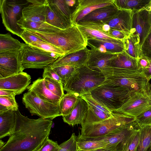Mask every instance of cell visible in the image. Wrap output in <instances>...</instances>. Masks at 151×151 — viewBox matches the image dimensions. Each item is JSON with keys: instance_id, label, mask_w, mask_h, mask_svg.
<instances>
[{"instance_id": "obj_1", "label": "cell", "mask_w": 151, "mask_h": 151, "mask_svg": "<svg viewBox=\"0 0 151 151\" xmlns=\"http://www.w3.org/2000/svg\"><path fill=\"white\" fill-rule=\"evenodd\" d=\"M14 129L0 151H37L49 138L52 120L31 119L15 111Z\"/></svg>"}, {"instance_id": "obj_2", "label": "cell", "mask_w": 151, "mask_h": 151, "mask_svg": "<svg viewBox=\"0 0 151 151\" xmlns=\"http://www.w3.org/2000/svg\"><path fill=\"white\" fill-rule=\"evenodd\" d=\"M47 43L60 48L65 55L87 47V39L76 24L54 32H43L24 29Z\"/></svg>"}, {"instance_id": "obj_3", "label": "cell", "mask_w": 151, "mask_h": 151, "mask_svg": "<svg viewBox=\"0 0 151 151\" xmlns=\"http://www.w3.org/2000/svg\"><path fill=\"white\" fill-rule=\"evenodd\" d=\"M106 79V76L101 72L91 69L85 65L76 68L64 85L63 89L67 92L76 93L80 96L90 93Z\"/></svg>"}, {"instance_id": "obj_4", "label": "cell", "mask_w": 151, "mask_h": 151, "mask_svg": "<svg viewBox=\"0 0 151 151\" xmlns=\"http://www.w3.org/2000/svg\"><path fill=\"white\" fill-rule=\"evenodd\" d=\"M90 93L94 99L112 112L119 109L134 94L106 78Z\"/></svg>"}, {"instance_id": "obj_5", "label": "cell", "mask_w": 151, "mask_h": 151, "mask_svg": "<svg viewBox=\"0 0 151 151\" xmlns=\"http://www.w3.org/2000/svg\"><path fill=\"white\" fill-rule=\"evenodd\" d=\"M101 72L106 79L127 88L132 93L138 92L147 93L149 81L138 70L107 67Z\"/></svg>"}, {"instance_id": "obj_6", "label": "cell", "mask_w": 151, "mask_h": 151, "mask_svg": "<svg viewBox=\"0 0 151 151\" xmlns=\"http://www.w3.org/2000/svg\"><path fill=\"white\" fill-rule=\"evenodd\" d=\"M113 113L112 116L101 122L83 124L78 136L83 137L103 136L124 128L135 121V117L121 113Z\"/></svg>"}, {"instance_id": "obj_7", "label": "cell", "mask_w": 151, "mask_h": 151, "mask_svg": "<svg viewBox=\"0 0 151 151\" xmlns=\"http://www.w3.org/2000/svg\"><path fill=\"white\" fill-rule=\"evenodd\" d=\"M30 3L28 0H0V12L6 29L20 37L24 29L17 24L22 17L23 9Z\"/></svg>"}, {"instance_id": "obj_8", "label": "cell", "mask_w": 151, "mask_h": 151, "mask_svg": "<svg viewBox=\"0 0 151 151\" xmlns=\"http://www.w3.org/2000/svg\"><path fill=\"white\" fill-rule=\"evenodd\" d=\"M22 101L30 113L40 118L52 120L61 116L59 103H53L44 101L31 91H28L24 94Z\"/></svg>"}, {"instance_id": "obj_9", "label": "cell", "mask_w": 151, "mask_h": 151, "mask_svg": "<svg viewBox=\"0 0 151 151\" xmlns=\"http://www.w3.org/2000/svg\"><path fill=\"white\" fill-rule=\"evenodd\" d=\"M22 63L26 68L44 69L58 58L54 54L25 43L22 49Z\"/></svg>"}, {"instance_id": "obj_10", "label": "cell", "mask_w": 151, "mask_h": 151, "mask_svg": "<svg viewBox=\"0 0 151 151\" xmlns=\"http://www.w3.org/2000/svg\"><path fill=\"white\" fill-rule=\"evenodd\" d=\"M151 106V98L147 92H136L114 113H120L136 118Z\"/></svg>"}, {"instance_id": "obj_11", "label": "cell", "mask_w": 151, "mask_h": 151, "mask_svg": "<svg viewBox=\"0 0 151 151\" xmlns=\"http://www.w3.org/2000/svg\"><path fill=\"white\" fill-rule=\"evenodd\" d=\"M22 49L0 53V78L23 72L24 69L22 63Z\"/></svg>"}, {"instance_id": "obj_12", "label": "cell", "mask_w": 151, "mask_h": 151, "mask_svg": "<svg viewBox=\"0 0 151 151\" xmlns=\"http://www.w3.org/2000/svg\"><path fill=\"white\" fill-rule=\"evenodd\" d=\"M139 127L135 120L128 126L104 136L88 138L102 141L104 142L108 148H113L116 149L117 151H121L129 137L136 129Z\"/></svg>"}, {"instance_id": "obj_13", "label": "cell", "mask_w": 151, "mask_h": 151, "mask_svg": "<svg viewBox=\"0 0 151 151\" xmlns=\"http://www.w3.org/2000/svg\"><path fill=\"white\" fill-rule=\"evenodd\" d=\"M151 30V12L144 8L132 11L131 34L138 36L140 49Z\"/></svg>"}, {"instance_id": "obj_14", "label": "cell", "mask_w": 151, "mask_h": 151, "mask_svg": "<svg viewBox=\"0 0 151 151\" xmlns=\"http://www.w3.org/2000/svg\"><path fill=\"white\" fill-rule=\"evenodd\" d=\"M114 0H78L71 15L72 24H76L85 16L97 9L113 4Z\"/></svg>"}, {"instance_id": "obj_15", "label": "cell", "mask_w": 151, "mask_h": 151, "mask_svg": "<svg viewBox=\"0 0 151 151\" xmlns=\"http://www.w3.org/2000/svg\"><path fill=\"white\" fill-rule=\"evenodd\" d=\"M30 3L22 11V18L27 21L46 22L49 0H28Z\"/></svg>"}, {"instance_id": "obj_16", "label": "cell", "mask_w": 151, "mask_h": 151, "mask_svg": "<svg viewBox=\"0 0 151 151\" xmlns=\"http://www.w3.org/2000/svg\"><path fill=\"white\" fill-rule=\"evenodd\" d=\"M31 77L24 72L5 78H0V89L12 90L22 93L29 85Z\"/></svg>"}, {"instance_id": "obj_17", "label": "cell", "mask_w": 151, "mask_h": 151, "mask_svg": "<svg viewBox=\"0 0 151 151\" xmlns=\"http://www.w3.org/2000/svg\"><path fill=\"white\" fill-rule=\"evenodd\" d=\"M90 50L87 47L78 51L65 55L57 59L50 65L52 68L69 65L76 68L86 65Z\"/></svg>"}, {"instance_id": "obj_18", "label": "cell", "mask_w": 151, "mask_h": 151, "mask_svg": "<svg viewBox=\"0 0 151 151\" xmlns=\"http://www.w3.org/2000/svg\"><path fill=\"white\" fill-rule=\"evenodd\" d=\"M87 46L105 53L117 54L124 51V41L119 39H89Z\"/></svg>"}, {"instance_id": "obj_19", "label": "cell", "mask_w": 151, "mask_h": 151, "mask_svg": "<svg viewBox=\"0 0 151 151\" xmlns=\"http://www.w3.org/2000/svg\"><path fill=\"white\" fill-rule=\"evenodd\" d=\"M104 23L96 22H78L76 25L87 40L116 39L104 31Z\"/></svg>"}, {"instance_id": "obj_20", "label": "cell", "mask_w": 151, "mask_h": 151, "mask_svg": "<svg viewBox=\"0 0 151 151\" xmlns=\"http://www.w3.org/2000/svg\"><path fill=\"white\" fill-rule=\"evenodd\" d=\"M88 109L87 102L80 96L73 109L68 115L62 116L63 121L72 126L83 125L85 120Z\"/></svg>"}, {"instance_id": "obj_21", "label": "cell", "mask_w": 151, "mask_h": 151, "mask_svg": "<svg viewBox=\"0 0 151 151\" xmlns=\"http://www.w3.org/2000/svg\"><path fill=\"white\" fill-rule=\"evenodd\" d=\"M132 11L119 9L110 20L105 23L111 29L131 34L132 29Z\"/></svg>"}, {"instance_id": "obj_22", "label": "cell", "mask_w": 151, "mask_h": 151, "mask_svg": "<svg viewBox=\"0 0 151 151\" xmlns=\"http://www.w3.org/2000/svg\"><path fill=\"white\" fill-rule=\"evenodd\" d=\"M117 54L102 52L91 48L86 65L91 69L101 72L103 69L109 67L111 60Z\"/></svg>"}, {"instance_id": "obj_23", "label": "cell", "mask_w": 151, "mask_h": 151, "mask_svg": "<svg viewBox=\"0 0 151 151\" xmlns=\"http://www.w3.org/2000/svg\"><path fill=\"white\" fill-rule=\"evenodd\" d=\"M119 10L113 4L95 9L78 22H96L105 23L112 18Z\"/></svg>"}, {"instance_id": "obj_24", "label": "cell", "mask_w": 151, "mask_h": 151, "mask_svg": "<svg viewBox=\"0 0 151 151\" xmlns=\"http://www.w3.org/2000/svg\"><path fill=\"white\" fill-rule=\"evenodd\" d=\"M27 89L41 99L50 102L59 103L61 99L47 88L43 78H39L33 82Z\"/></svg>"}, {"instance_id": "obj_25", "label": "cell", "mask_w": 151, "mask_h": 151, "mask_svg": "<svg viewBox=\"0 0 151 151\" xmlns=\"http://www.w3.org/2000/svg\"><path fill=\"white\" fill-rule=\"evenodd\" d=\"M16 121L15 111L9 110L0 112V139L13 133Z\"/></svg>"}, {"instance_id": "obj_26", "label": "cell", "mask_w": 151, "mask_h": 151, "mask_svg": "<svg viewBox=\"0 0 151 151\" xmlns=\"http://www.w3.org/2000/svg\"><path fill=\"white\" fill-rule=\"evenodd\" d=\"M138 59L131 57L124 51L117 54L111 60L109 67L122 69L138 70Z\"/></svg>"}, {"instance_id": "obj_27", "label": "cell", "mask_w": 151, "mask_h": 151, "mask_svg": "<svg viewBox=\"0 0 151 151\" xmlns=\"http://www.w3.org/2000/svg\"><path fill=\"white\" fill-rule=\"evenodd\" d=\"M18 25L23 29H28L43 32H54L60 29L54 27L46 22H36L27 21L22 18L17 22Z\"/></svg>"}, {"instance_id": "obj_28", "label": "cell", "mask_w": 151, "mask_h": 151, "mask_svg": "<svg viewBox=\"0 0 151 151\" xmlns=\"http://www.w3.org/2000/svg\"><path fill=\"white\" fill-rule=\"evenodd\" d=\"M25 45L14 38L9 33L0 34V53L19 50Z\"/></svg>"}, {"instance_id": "obj_29", "label": "cell", "mask_w": 151, "mask_h": 151, "mask_svg": "<svg viewBox=\"0 0 151 151\" xmlns=\"http://www.w3.org/2000/svg\"><path fill=\"white\" fill-rule=\"evenodd\" d=\"M79 96L78 94L67 92L61 98L59 102L61 116L69 114L75 106Z\"/></svg>"}, {"instance_id": "obj_30", "label": "cell", "mask_w": 151, "mask_h": 151, "mask_svg": "<svg viewBox=\"0 0 151 151\" xmlns=\"http://www.w3.org/2000/svg\"><path fill=\"white\" fill-rule=\"evenodd\" d=\"M49 5L60 17L72 23L71 15L73 11L65 0H49Z\"/></svg>"}, {"instance_id": "obj_31", "label": "cell", "mask_w": 151, "mask_h": 151, "mask_svg": "<svg viewBox=\"0 0 151 151\" xmlns=\"http://www.w3.org/2000/svg\"><path fill=\"white\" fill-rule=\"evenodd\" d=\"M151 0H114V4L119 9L136 12L145 8Z\"/></svg>"}, {"instance_id": "obj_32", "label": "cell", "mask_w": 151, "mask_h": 151, "mask_svg": "<svg viewBox=\"0 0 151 151\" xmlns=\"http://www.w3.org/2000/svg\"><path fill=\"white\" fill-rule=\"evenodd\" d=\"M88 113L83 124L99 122L108 119L113 115V113L111 114L107 113L99 108L88 104Z\"/></svg>"}, {"instance_id": "obj_33", "label": "cell", "mask_w": 151, "mask_h": 151, "mask_svg": "<svg viewBox=\"0 0 151 151\" xmlns=\"http://www.w3.org/2000/svg\"><path fill=\"white\" fill-rule=\"evenodd\" d=\"M123 41L124 51L131 57L138 59L140 57V49L138 36L130 34Z\"/></svg>"}, {"instance_id": "obj_34", "label": "cell", "mask_w": 151, "mask_h": 151, "mask_svg": "<svg viewBox=\"0 0 151 151\" xmlns=\"http://www.w3.org/2000/svg\"><path fill=\"white\" fill-rule=\"evenodd\" d=\"M77 145L78 150H93L108 148L102 141L81 137L78 135L77 137Z\"/></svg>"}, {"instance_id": "obj_35", "label": "cell", "mask_w": 151, "mask_h": 151, "mask_svg": "<svg viewBox=\"0 0 151 151\" xmlns=\"http://www.w3.org/2000/svg\"><path fill=\"white\" fill-rule=\"evenodd\" d=\"M46 22L54 27L64 29L70 27L72 24L60 17L49 5L46 16Z\"/></svg>"}, {"instance_id": "obj_36", "label": "cell", "mask_w": 151, "mask_h": 151, "mask_svg": "<svg viewBox=\"0 0 151 151\" xmlns=\"http://www.w3.org/2000/svg\"><path fill=\"white\" fill-rule=\"evenodd\" d=\"M140 136L135 151H148L151 148V125L140 127Z\"/></svg>"}, {"instance_id": "obj_37", "label": "cell", "mask_w": 151, "mask_h": 151, "mask_svg": "<svg viewBox=\"0 0 151 151\" xmlns=\"http://www.w3.org/2000/svg\"><path fill=\"white\" fill-rule=\"evenodd\" d=\"M140 127L136 129L128 139L121 151H135L140 136Z\"/></svg>"}, {"instance_id": "obj_38", "label": "cell", "mask_w": 151, "mask_h": 151, "mask_svg": "<svg viewBox=\"0 0 151 151\" xmlns=\"http://www.w3.org/2000/svg\"><path fill=\"white\" fill-rule=\"evenodd\" d=\"M43 78L47 88L53 93L61 98L65 94L63 84L49 77H46Z\"/></svg>"}, {"instance_id": "obj_39", "label": "cell", "mask_w": 151, "mask_h": 151, "mask_svg": "<svg viewBox=\"0 0 151 151\" xmlns=\"http://www.w3.org/2000/svg\"><path fill=\"white\" fill-rule=\"evenodd\" d=\"M29 45L53 54L58 58L65 55L64 52L60 48L51 44L47 42H38L32 43Z\"/></svg>"}, {"instance_id": "obj_40", "label": "cell", "mask_w": 151, "mask_h": 151, "mask_svg": "<svg viewBox=\"0 0 151 151\" xmlns=\"http://www.w3.org/2000/svg\"><path fill=\"white\" fill-rule=\"evenodd\" d=\"M9 110L17 111L18 105L15 96H0V112Z\"/></svg>"}, {"instance_id": "obj_41", "label": "cell", "mask_w": 151, "mask_h": 151, "mask_svg": "<svg viewBox=\"0 0 151 151\" xmlns=\"http://www.w3.org/2000/svg\"><path fill=\"white\" fill-rule=\"evenodd\" d=\"M76 68L72 66L65 65L56 67L52 69L59 76L61 82L64 85Z\"/></svg>"}, {"instance_id": "obj_42", "label": "cell", "mask_w": 151, "mask_h": 151, "mask_svg": "<svg viewBox=\"0 0 151 151\" xmlns=\"http://www.w3.org/2000/svg\"><path fill=\"white\" fill-rule=\"evenodd\" d=\"M77 137L75 133H73L68 139L59 145L58 151H77Z\"/></svg>"}, {"instance_id": "obj_43", "label": "cell", "mask_w": 151, "mask_h": 151, "mask_svg": "<svg viewBox=\"0 0 151 151\" xmlns=\"http://www.w3.org/2000/svg\"><path fill=\"white\" fill-rule=\"evenodd\" d=\"M135 118L136 122L140 127L151 125V106Z\"/></svg>"}, {"instance_id": "obj_44", "label": "cell", "mask_w": 151, "mask_h": 151, "mask_svg": "<svg viewBox=\"0 0 151 151\" xmlns=\"http://www.w3.org/2000/svg\"><path fill=\"white\" fill-rule=\"evenodd\" d=\"M140 56L151 60V30L141 47Z\"/></svg>"}, {"instance_id": "obj_45", "label": "cell", "mask_w": 151, "mask_h": 151, "mask_svg": "<svg viewBox=\"0 0 151 151\" xmlns=\"http://www.w3.org/2000/svg\"><path fill=\"white\" fill-rule=\"evenodd\" d=\"M27 44L38 42H47L46 41L24 29L20 37Z\"/></svg>"}, {"instance_id": "obj_46", "label": "cell", "mask_w": 151, "mask_h": 151, "mask_svg": "<svg viewBox=\"0 0 151 151\" xmlns=\"http://www.w3.org/2000/svg\"><path fill=\"white\" fill-rule=\"evenodd\" d=\"M59 145L57 142L48 138L37 151H58Z\"/></svg>"}, {"instance_id": "obj_47", "label": "cell", "mask_w": 151, "mask_h": 151, "mask_svg": "<svg viewBox=\"0 0 151 151\" xmlns=\"http://www.w3.org/2000/svg\"><path fill=\"white\" fill-rule=\"evenodd\" d=\"M46 77L50 78L59 82H61L59 76L52 68L50 67V65L44 69L42 75L43 78Z\"/></svg>"}, {"instance_id": "obj_48", "label": "cell", "mask_w": 151, "mask_h": 151, "mask_svg": "<svg viewBox=\"0 0 151 151\" xmlns=\"http://www.w3.org/2000/svg\"><path fill=\"white\" fill-rule=\"evenodd\" d=\"M108 34L116 39L122 40L130 35L129 33L112 29H110Z\"/></svg>"}, {"instance_id": "obj_49", "label": "cell", "mask_w": 151, "mask_h": 151, "mask_svg": "<svg viewBox=\"0 0 151 151\" xmlns=\"http://www.w3.org/2000/svg\"><path fill=\"white\" fill-rule=\"evenodd\" d=\"M150 60L147 58L140 56L138 59L137 66L138 70L142 71L147 68L149 65Z\"/></svg>"}, {"instance_id": "obj_50", "label": "cell", "mask_w": 151, "mask_h": 151, "mask_svg": "<svg viewBox=\"0 0 151 151\" xmlns=\"http://www.w3.org/2000/svg\"><path fill=\"white\" fill-rule=\"evenodd\" d=\"M18 92L15 91L5 89H0V96H15L19 95Z\"/></svg>"}, {"instance_id": "obj_51", "label": "cell", "mask_w": 151, "mask_h": 151, "mask_svg": "<svg viewBox=\"0 0 151 151\" xmlns=\"http://www.w3.org/2000/svg\"><path fill=\"white\" fill-rule=\"evenodd\" d=\"M147 78L150 81L151 78V60L148 67L143 70L142 72Z\"/></svg>"}, {"instance_id": "obj_52", "label": "cell", "mask_w": 151, "mask_h": 151, "mask_svg": "<svg viewBox=\"0 0 151 151\" xmlns=\"http://www.w3.org/2000/svg\"><path fill=\"white\" fill-rule=\"evenodd\" d=\"M68 5L70 7H76L77 1L75 0H65Z\"/></svg>"}, {"instance_id": "obj_53", "label": "cell", "mask_w": 151, "mask_h": 151, "mask_svg": "<svg viewBox=\"0 0 151 151\" xmlns=\"http://www.w3.org/2000/svg\"><path fill=\"white\" fill-rule=\"evenodd\" d=\"M144 9L148 11L151 12V0L148 4L146 6Z\"/></svg>"}, {"instance_id": "obj_54", "label": "cell", "mask_w": 151, "mask_h": 151, "mask_svg": "<svg viewBox=\"0 0 151 151\" xmlns=\"http://www.w3.org/2000/svg\"><path fill=\"white\" fill-rule=\"evenodd\" d=\"M147 93L149 96L151 98V83L149 84Z\"/></svg>"}, {"instance_id": "obj_55", "label": "cell", "mask_w": 151, "mask_h": 151, "mask_svg": "<svg viewBox=\"0 0 151 151\" xmlns=\"http://www.w3.org/2000/svg\"><path fill=\"white\" fill-rule=\"evenodd\" d=\"M6 143L4 142L2 140L0 139V149L2 148L5 145Z\"/></svg>"}, {"instance_id": "obj_56", "label": "cell", "mask_w": 151, "mask_h": 151, "mask_svg": "<svg viewBox=\"0 0 151 151\" xmlns=\"http://www.w3.org/2000/svg\"><path fill=\"white\" fill-rule=\"evenodd\" d=\"M148 151H151V148H150Z\"/></svg>"}, {"instance_id": "obj_57", "label": "cell", "mask_w": 151, "mask_h": 151, "mask_svg": "<svg viewBox=\"0 0 151 151\" xmlns=\"http://www.w3.org/2000/svg\"><path fill=\"white\" fill-rule=\"evenodd\" d=\"M77 151H78V150Z\"/></svg>"}]
</instances>
